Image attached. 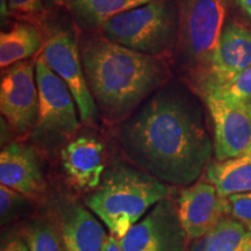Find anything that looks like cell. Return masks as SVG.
Here are the masks:
<instances>
[{"mask_svg": "<svg viewBox=\"0 0 251 251\" xmlns=\"http://www.w3.org/2000/svg\"><path fill=\"white\" fill-rule=\"evenodd\" d=\"M118 139L131 164L175 186L194 183L212 153L199 109L183 87L172 84L122 122Z\"/></svg>", "mask_w": 251, "mask_h": 251, "instance_id": "obj_1", "label": "cell"}, {"mask_svg": "<svg viewBox=\"0 0 251 251\" xmlns=\"http://www.w3.org/2000/svg\"><path fill=\"white\" fill-rule=\"evenodd\" d=\"M79 50L99 114L111 124L129 118L169 78L161 58L126 48L103 35H85Z\"/></svg>", "mask_w": 251, "mask_h": 251, "instance_id": "obj_2", "label": "cell"}, {"mask_svg": "<svg viewBox=\"0 0 251 251\" xmlns=\"http://www.w3.org/2000/svg\"><path fill=\"white\" fill-rule=\"evenodd\" d=\"M169 185L139 168L118 163L102 176L101 183L86 199V207L117 240L170 197Z\"/></svg>", "mask_w": 251, "mask_h": 251, "instance_id": "obj_3", "label": "cell"}, {"mask_svg": "<svg viewBox=\"0 0 251 251\" xmlns=\"http://www.w3.org/2000/svg\"><path fill=\"white\" fill-rule=\"evenodd\" d=\"M101 34L135 51L163 58L178 47L179 14L175 0H157L118 14L102 24Z\"/></svg>", "mask_w": 251, "mask_h": 251, "instance_id": "obj_4", "label": "cell"}, {"mask_svg": "<svg viewBox=\"0 0 251 251\" xmlns=\"http://www.w3.org/2000/svg\"><path fill=\"white\" fill-rule=\"evenodd\" d=\"M176 2L179 14L177 51L180 65L200 72L201 83L224 30L227 0H176Z\"/></svg>", "mask_w": 251, "mask_h": 251, "instance_id": "obj_5", "label": "cell"}, {"mask_svg": "<svg viewBox=\"0 0 251 251\" xmlns=\"http://www.w3.org/2000/svg\"><path fill=\"white\" fill-rule=\"evenodd\" d=\"M35 77L40 107L31 137L41 148L54 150L77 131L78 108L67 84L48 67L42 55L35 62Z\"/></svg>", "mask_w": 251, "mask_h": 251, "instance_id": "obj_6", "label": "cell"}, {"mask_svg": "<svg viewBox=\"0 0 251 251\" xmlns=\"http://www.w3.org/2000/svg\"><path fill=\"white\" fill-rule=\"evenodd\" d=\"M42 57L68 85L76 101L80 121L94 124L99 117V109L87 84L79 46L74 33L64 27L50 30L43 45Z\"/></svg>", "mask_w": 251, "mask_h": 251, "instance_id": "obj_7", "label": "cell"}, {"mask_svg": "<svg viewBox=\"0 0 251 251\" xmlns=\"http://www.w3.org/2000/svg\"><path fill=\"white\" fill-rule=\"evenodd\" d=\"M122 251H186L190 238L181 227L177 199H163L118 240Z\"/></svg>", "mask_w": 251, "mask_h": 251, "instance_id": "obj_8", "label": "cell"}, {"mask_svg": "<svg viewBox=\"0 0 251 251\" xmlns=\"http://www.w3.org/2000/svg\"><path fill=\"white\" fill-rule=\"evenodd\" d=\"M39 107L35 62L26 59L6 68L0 84V111L11 129L18 135L31 133Z\"/></svg>", "mask_w": 251, "mask_h": 251, "instance_id": "obj_9", "label": "cell"}, {"mask_svg": "<svg viewBox=\"0 0 251 251\" xmlns=\"http://www.w3.org/2000/svg\"><path fill=\"white\" fill-rule=\"evenodd\" d=\"M214 125L216 161L240 156L251 147V99L202 94Z\"/></svg>", "mask_w": 251, "mask_h": 251, "instance_id": "obj_10", "label": "cell"}, {"mask_svg": "<svg viewBox=\"0 0 251 251\" xmlns=\"http://www.w3.org/2000/svg\"><path fill=\"white\" fill-rule=\"evenodd\" d=\"M181 227L191 240H200L229 214L228 199L214 185L199 180L181 191L177 199Z\"/></svg>", "mask_w": 251, "mask_h": 251, "instance_id": "obj_11", "label": "cell"}, {"mask_svg": "<svg viewBox=\"0 0 251 251\" xmlns=\"http://www.w3.org/2000/svg\"><path fill=\"white\" fill-rule=\"evenodd\" d=\"M251 67V31L238 24L226 25L213 52L202 87L222 83Z\"/></svg>", "mask_w": 251, "mask_h": 251, "instance_id": "obj_12", "label": "cell"}, {"mask_svg": "<svg viewBox=\"0 0 251 251\" xmlns=\"http://www.w3.org/2000/svg\"><path fill=\"white\" fill-rule=\"evenodd\" d=\"M0 183L25 197L42 193L46 183L36 150L20 142L6 146L0 153Z\"/></svg>", "mask_w": 251, "mask_h": 251, "instance_id": "obj_13", "label": "cell"}, {"mask_svg": "<svg viewBox=\"0 0 251 251\" xmlns=\"http://www.w3.org/2000/svg\"><path fill=\"white\" fill-rule=\"evenodd\" d=\"M61 161L69 179L78 190H96L101 183L103 146L96 137L81 135L69 141L62 149Z\"/></svg>", "mask_w": 251, "mask_h": 251, "instance_id": "obj_14", "label": "cell"}, {"mask_svg": "<svg viewBox=\"0 0 251 251\" xmlns=\"http://www.w3.org/2000/svg\"><path fill=\"white\" fill-rule=\"evenodd\" d=\"M61 236L65 251H102L107 235L92 212L74 203L63 213Z\"/></svg>", "mask_w": 251, "mask_h": 251, "instance_id": "obj_15", "label": "cell"}, {"mask_svg": "<svg viewBox=\"0 0 251 251\" xmlns=\"http://www.w3.org/2000/svg\"><path fill=\"white\" fill-rule=\"evenodd\" d=\"M206 179L221 197L251 191V147L240 156L213 162L207 166Z\"/></svg>", "mask_w": 251, "mask_h": 251, "instance_id": "obj_16", "label": "cell"}, {"mask_svg": "<svg viewBox=\"0 0 251 251\" xmlns=\"http://www.w3.org/2000/svg\"><path fill=\"white\" fill-rule=\"evenodd\" d=\"M152 1L157 0H72L67 6L78 28L93 31L108 19Z\"/></svg>", "mask_w": 251, "mask_h": 251, "instance_id": "obj_17", "label": "cell"}, {"mask_svg": "<svg viewBox=\"0 0 251 251\" xmlns=\"http://www.w3.org/2000/svg\"><path fill=\"white\" fill-rule=\"evenodd\" d=\"M41 31L29 23H19L0 34V65L6 69L26 61L41 49Z\"/></svg>", "mask_w": 251, "mask_h": 251, "instance_id": "obj_18", "label": "cell"}, {"mask_svg": "<svg viewBox=\"0 0 251 251\" xmlns=\"http://www.w3.org/2000/svg\"><path fill=\"white\" fill-rule=\"evenodd\" d=\"M250 240L251 233L242 224L226 216L192 251H246Z\"/></svg>", "mask_w": 251, "mask_h": 251, "instance_id": "obj_19", "label": "cell"}, {"mask_svg": "<svg viewBox=\"0 0 251 251\" xmlns=\"http://www.w3.org/2000/svg\"><path fill=\"white\" fill-rule=\"evenodd\" d=\"M25 243L29 251H65L57 231L43 221H34L28 226Z\"/></svg>", "mask_w": 251, "mask_h": 251, "instance_id": "obj_20", "label": "cell"}, {"mask_svg": "<svg viewBox=\"0 0 251 251\" xmlns=\"http://www.w3.org/2000/svg\"><path fill=\"white\" fill-rule=\"evenodd\" d=\"M202 94L214 93L226 98L251 99V67L222 83L208 85L201 89Z\"/></svg>", "mask_w": 251, "mask_h": 251, "instance_id": "obj_21", "label": "cell"}, {"mask_svg": "<svg viewBox=\"0 0 251 251\" xmlns=\"http://www.w3.org/2000/svg\"><path fill=\"white\" fill-rule=\"evenodd\" d=\"M25 199L24 194L12 190L5 185L0 186V216H1V224L6 225L7 222L13 220L21 209L24 208Z\"/></svg>", "mask_w": 251, "mask_h": 251, "instance_id": "obj_22", "label": "cell"}, {"mask_svg": "<svg viewBox=\"0 0 251 251\" xmlns=\"http://www.w3.org/2000/svg\"><path fill=\"white\" fill-rule=\"evenodd\" d=\"M229 214L251 233V191L227 198Z\"/></svg>", "mask_w": 251, "mask_h": 251, "instance_id": "obj_23", "label": "cell"}, {"mask_svg": "<svg viewBox=\"0 0 251 251\" xmlns=\"http://www.w3.org/2000/svg\"><path fill=\"white\" fill-rule=\"evenodd\" d=\"M7 2L9 12L30 21L37 20L45 13L42 0H7Z\"/></svg>", "mask_w": 251, "mask_h": 251, "instance_id": "obj_24", "label": "cell"}, {"mask_svg": "<svg viewBox=\"0 0 251 251\" xmlns=\"http://www.w3.org/2000/svg\"><path fill=\"white\" fill-rule=\"evenodd\" d=\"M1 251H29L27 248V244L23 242V241L18 240H12L11 242H8L6 246L4 247V249Z\"/></svg>", "mask_w": 251, "mask_h": 251, "instance_id": "obj_25", "label": "cell"}, {"mask_svg": "<svg viewBox=\"0 0 251 251\" xmlns=\"http://www.w3.org/2000/svg\"><path fill=\"white\" fill-rule=\"evenodd\" d=\"M102 251H122V249L119 246L117 238L113 236V235H107L105 243H103Z\"/></svg>", "mask_w": 251, "mask_h": 251, "instance_id": "obj_26", "label": "cell"}, {"mask_svg": "<svg viewBox=\"0 0 251 251\" xmlns=\"http://www.w3.org/2000/svg\"><path fill=\"white\" fill-rule=\"evenodd\" d=\"M237 5L248 18L251 19V0H236Z\"/></svg>", "mask_w": 251, "mask_h": 251, "instance_id": "obj_27", "label": "cell"}, {"mask_svg": "<svg viewBox=\"0 0 251 251\" xmlns=\"http://www.w3.org/2000/svg\"><path fill=\"white\" fill-rule=\"evenodd\" d=\"M1 1V17L2 19L7 18L9 14V8H8V2L7 0H0Z\"/></svg>", "mask_w": 251, "mask_h": 251, "instance_id": "obj_28", "label": "cell"}, {"mask_svg": "<svg viewBox=\"0 0 251 251\" xmlns=\"http://www.w3.org/2000/svg\"><path fill=\"white\" fill-rule=\"evenodd\" d=\"M48 6H54L59 4H68V2L72 1V0H45Z\"/></svg>", "mask_w": 251, "mask_h": 251, "instance_id": "obj_29", "label": "cell"}, {"mask_svg": "<svg viewBox=\"0 0 251 251\" xmlns=\"http://www.w3.org/2000/svg\"><path fill=\"white\" fill-rule=\"evenodd\" d=\"M246 251H251V240H250V242L248 243V247H247Z\"/></svg>", "mask_w": 251, "mask_h": 251, "instance_id": "obj_30", "label": "cell"}]
</instances>
